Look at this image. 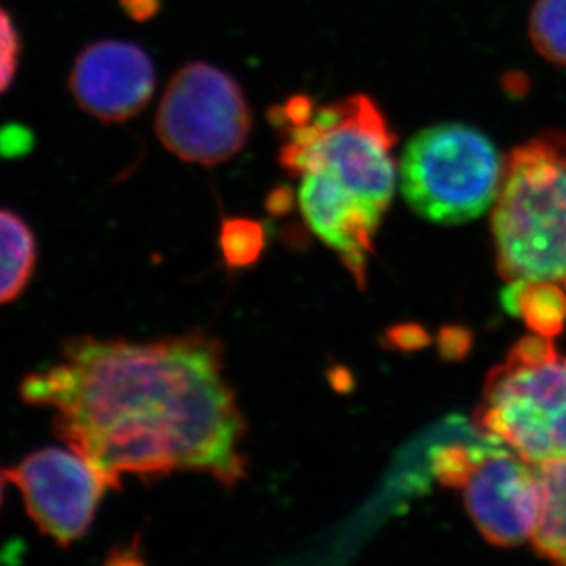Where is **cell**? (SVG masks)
<instances>
[{"label": "cell", "mask_w": 566, "mask_h": 566, "mask_svg": "<svg viewBox=\"0 0 566 566\" xmlns=\"http://www.w3.org/2000/svg\"><path fill=\"white\" fill-rule=\"evenodd\" d=\"M27 403L52 410L55 432L120 488L122 476H247L245 418L224 377L223 348L201 332L157 340L77 337L21 382Z\"/></svg>", "instance_id": "1"}, {"label": "cell", "mask_w": 566, "mask_h": 566, "mask_svg": "<svg viewBox=\"0 0 566 566\" xmlns=\"http://www.w3.org/2000/svg\"><path fill=\"white\" fill-rule=\"evenodd\" d=\"M271 120L285 138L280 149L285 171L294 177L324 171L385 216L396 190L398 138L370 96L354 94L327 105L294 96L274 107Z\"/></svg>", "instance_id": "2"}, {"label": "cell", "mask_w": 566, "mask_h": 566, "mask_svg": "<svg viewBox=\"0 0 566 566\" xmlns=\"http://www.w3.org/2000/svg\"><path fill=\"white\" fill-rule=\"evenodd\" d=\"M491 232L504 282L566 291V133H543L510 153Z\"/></svg>", "instance_id": "3"}, {"label": "cell", "mask_w": 566, "mask_h": 566, "mask_svg": "<svg viewBox=\"0 0 566 566\" xmlns=\"http://www.w3.org/2000/svg\"><path fill=\"white\" fill-rule=\"evenodd\" d=\"M476 430L534 465L566 458V357L554 338H521L485 377Z\"/></svg>", "instance_id": "4"}, {"label": "cell", "mask_w": 566, "mask_h": 566, "mask_svg": "<svg viewBox=\"0 0 566 566\" xmlns=\"http://www.w3.org/2000/svg\"><path fill=\"white\" fill-rule=\"evenodd\" d=\"M504 163L495 144L468 124H438L405 146L399 179L405 201L436 224H463L493 207Z\"/></svg>", "instance_id": "5"}, {"label": "cell", "mask_w": 566, "mask_h": 566, "mask_svg": "<svg viewBox=\"0 0 566 566\" xmlns=\"http://www.w3.org/2000/svg\"><path fill=\"white\" fill-rule=\"evenodd\" d=\"M251 127V109L238 82L202 61L175 72L155 118L160 144L182 163L205 168L235 157Z\"/></svg>", "instance_id": "6"}, {"label": "cell", "mask_w": 566, "mask_h": 566, "mask_svg": "<svg viewBox=\"0 0 566 566\" xmlns=\"http://www.w3.org/2000/svg\"><path fill=\"white\" fill-rule=\"evenodd\" d=\"M8 479L21 491L28 515L44 535L66 546L87 534L109 480L71 447L28 454Z\"/></svg>", "instance_id": "7"}, {"label": "cell", "mask_w": 566, "mask_h": 566, "mask_svg": "<svg viewBox=\"0 0 566 566\" xmlns=\"http://www.w3.org/2000/svg\"><path fill=\"white\" fill-rule=\"evenodd\" d=\"M460 490L469 517L488 543L512 548L534 539L543 504L539 468L502 441L485 436Z\"/></svg>", "instance_id": "8"}, {"label": "cell", "mask_w": 566, "mask_h": 566, "mask_svg": "<svg viewBox=\"0 0 566 566\" xmlns=\"http://www.w3.org/2000/svg\"><path fill=\"white\" fill-rule=\"evenodd\" d=\"M157 72L146 50L122 39H102L77 54L69 91L80 109L104 124H124L151 102Z\"/></svg>", "instance_id": "9"}, {"label": "cell", "mask_w": 566, "mask_h": 566, "mask_svg": "<svg viewBox=\"0 0 566 566\" xmlns=\"http://www.w3.org/2000/svg\"><path fill=\"white\" fill-rule=\"evenodd\" d=\"M300 179V210L305 223L343 260L355 282L365 287L366 265L374 252V238L382 213L324 171H307Z\"/></svg>", "instance_id": "10"}, {"label": "cell", "mask_w": 566, "mask_h": 566, "mask_svg": "<svg viewBox=\"0 0 566 566\" xmlns=\"http://www.w3.org/2000/svg\"><path fill=\"white\" fill-rule=\"evenodd\" d=\"M38 265V241L19 213L0 208V305L19 298Z\"/></svg>", "instance_id": "11"}, {"label": "cell", "mask_w": 566, "mask_h": 566, "mask_svg": "<svg viewBox=\"0 0 566 566\" xmlns=\"http://www.w3.org/2000/svg\"><path fill=\"white\" fill-rule=\"evenodd\" d=\"M541 517L534 548L554 566H566V458L539 465Z\"/></svg>", "instance_id": "12"}, {"label": "cell", "mask_w": 566, "mask_h": 566, "mask_svg": "<svg viewBox=\"0 0 566 566\" xmlns=\"http://www.w3.org/2000/svg\"><path fill=\"white\" fill-rule=\"evenodd\" d=\"M502 304L523 318L530 332L541 337L562 335L566 324V291L556 283H506Z\"/></svg>", "instance_id": "13"}, {"label": "cell", "mask_w": 566, "mask_h": 566, "mask_svg": "<svg viewBox=\"0 0 566 566\" xmlns=\"http://www.w3.org/2000/svg\"><path fill=\"white\" fill-rule=\"evenodd\" d=\"M528 33L534 49L546 61L566 66V0H535Z\"/></svg>", "instance_id": "14"}, {"label": "cell", "mask_w": 566, "mask_h": 566, "mask_svg": "<svg viewBox=\"0 0 566 566\" xmlns=\"http://www.w3.org/2000/svg\"><path fill=\"white\" fill-rule=\"evenodd\" d=\"M219 245L230 268H249L265 249V230L251 219H227L221 227Z\"/></svg>", "instance_id": "15"}, {"label": "cell", "mask_w": 566, "mask_h": 566, "mask_svg": "<svg viewBox=\"0 0 566 566\" xmlns=\"http://www.w3.org/2000/svg\"><path fill=\"white\" fill-rule=\"evenodd\" d=\"M476 447L447 446L440 447L432 458V471L441 484L452 490H460L463 480L473 468L476 458Z\"/></svg>", "instance_id": "16"}, {"label": "cell", "mask_w": 566, "mask_h": 566, "mask_svg": "<svg viewBox=\"0 0 566 566\" xmlns=\"http://www.w3.org/2000/svg\"><path fill=\"white\" fill-rule=\"evenodd\" d=\"M21 61V35L10 13L0 8V94L15 80Z\"/></svg>", "instance_id": "17"}, {"label": "cell", "mask_w": 566, "mask_h": 566, "mask_svg": "<svg viewBox=\"0 0 566 566\" xmlns=\"http://www.w3.org/2000/svg\"><path fill=\"white\" fill-rule=\"evenodd\" d=\"M122 8L133 21H147L157 15L160 0H120Z\"/></svg>", "instance_id": "18"}, {"label": "cell", "mask_w": 566, "mask_h": 566, "mask_svg": "<svg viewBox=\"0 0 566 566\" xmlns=\"http://www.w3.org/2000/svg\"><path fill=\"white\" fill-rule=\"evenodd\" d=\"M104 566H146L138 556L137 548H120L111 554Z\"/></svg>", "instance_id": "19"}, {"label": "cell", "mask_w": 566, "mask_h": 566, "mask_svg": "<svg viewBox=\"0 0 566 566\" xmlns=\"http://www.w3.org/2000/svg\"><path fill=\"white\" fill-rule=\"evenodd\" d=\"M0 501H2V479H0Z\"/></svg>", "instance_id": "20"}]
</instances>
